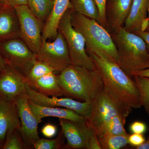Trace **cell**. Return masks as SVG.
Masks as SVG:
<instances>
[{
	"label": "cell",
	"mask_w": 149,
	"mask_h": 149,
	"mask_svg": "<svg viewBox=\"0 0 149 149\" xmlns=\"http://www.w3.org/2000/svg\"><path fill=\"white\" fill-rule=\"evenodd\" d=\"M133 2V0H107L106 18L107 29L110 32L123 27Z\"/></svg>",
	"instance_id": "cell-14"
},
{
	"label": "cell",
	"mask_w": 149,
	"mask_h": 149,
	"mask_svg": "<svg viewBox=\"0 0 149 149\" xmlns=\"http://www.w3.org/2000/svg\"><path fill=\"white\" fill-rule=\"evenodd\" d=\"M97 6L99 13L98 22L106 29H107V25L106 18L105 8L107 0H95Z\"/></svg>",
	"instance_id": "cell-29"
},
{
	"label": "cell",
	"mask_w": 149,
	"mask_h": 149,
	"mask_svg": "<svg viewBox=\"0 0 149 149\" xmlns=\"http://www.w3.org/2000/svg\"><path fill=\"white\" fill-rule=\"evenodd\" d=\"M129 134L116 135L106 134L98 138L101 149H120L128 144Z\"/></svg>",
	"instance_id": "cell-24"
},
{
	"label": "cell",
	"mask_w": 149,
	"mask_h": 149,
	"mask_svg": "<svg viewBox=\"0 0 149 149\" xmlns=\"http://www.w3.org/2000/svg\"><path fill=\"white\" fill-rule=\"evenodd\" d=\"M132 77L139 89L141 106L149 115V78L138 75Z\"/></svg>",
	"instance_id": "cell-25"
},
{
	"label": "cell",
	"mask_w": 149,
	"mask_h": 149,
	"mask_svg": "<svg viewBox=\"0 0 149 149\" xmlns=\"http://www.w3.org/2000/svg\"><path fill=\"white\" fill-rule=\"evenodd\" d=\"M19 24V37L31 51L38 53L42 45L44 24L26 5L14 7Z\"/></svg>",
	"instance_id": "cell-9"
},
{
	"label": "cell",
	"mask_w": 149,
	"mask_h": 149,
	"mask_svg": "<svg viewBox=\"0 0 149 149\" xmlns=\"http://www.w3.org/2000/svg\"><path fill=\"white\" fill-rule=\"evenodd\" d=\"M102 80L105 90L112 97L130 108H141L139 89L133 77H129L118 65L90 54Z\"/></svg>",
	"instance_id": "cell-1"
},
{
	"label": "cell",
	"mask_w": 149,
	"mask_h": 149,
	"mask_svg": "<svg viewBox=\"0 0 149 149\" xmlns=\"http://www.w3.org/2000/svg\"><path fill=\"white\" fill-rule=\"evenodd\" d=\"M19 37V24L14 8L6 5L0 8V43Z\"/></svg>",
	"instance_id": "cell-15"
},
{
	"label": "cell",
	"mask_w": 149,
	"mask_h": 149,
	"mask_svg": "<svg viewBox=\"0 0 149 149\" xmlns=\"http://www.w3.org/2000/svg\"><path fill=\"white\" fill-rule=\"evenodd\" d=\"M148 17H147V20L146 24V27L144 31L149 32V0L148 2Z\"/></svg>",
	"instance_id": "cell-38"
},
{
	"label": "cell",
	"mask_w": 149,
	"mask_h": 149,
	"mask_svg": "<svg viewBox=\"0 0 149 149\" xmlns=\"http://www.w3.org/2000/svg\"><path fill=\"white\" fill-rule=\"evenodd\" d=\"M126 118L119 115L112 118L97 133L98 138L106 134L116 135L128 134L124 128Z\"/></svg>",
	"instance_id": "cell-23"
},
{
	"label": "cell",
	"mask_w": 149,
	"mask_h": 149,
	"mask_svg": "<svg viewBox=\"0 0 149 149\" xmlns=\"http://www.w3.org/2000/svg\"><path fill=\"white\" fill-rule=\"evenodd\" d=\"M7 65L6 62L0 54V71H2L6 68Z\"/></svg>",
	"instance_id": "cell-37"
},
{
	"label": "cell",
	"mask_w": 149,
	"mask_h": 149,
	"mask_svg": "<svg viewBox=\"0 0 149 149\" xmlns=\"http://www.w3.org/2000/svg\"><path fill=\"white\" fill-rule=\"evenodd\" d=\"M7 5L4 0H0V8Z\"/></svg>",
	"instance_id": "cell-39"
},
{
	"label": "cell",
	"mask_w": 149,
	"mask_h": 149,
	"mask_svg": "<svg viewBox=\"0 0 149 149\" xmlns=\"http://www.w3.org/2000/svg\"><path fill=\"white\" fill-rule=\"evenodd\" d=\"M30 88L45 95L49 97H61L64 93L58 81L57 75L52 72L38 78L27 82Z\"/></svg>",
	"instance_id": "cell-20"
},
{
	"label": "cell",
	"mask_w": 149,
	"mask_h": 149,
	"mask_svg": "<svg viewBox=\"0 0 149 149\" xmlns=\"http://www.w3.org/2000/svg\"><path fill=\"white\" fill-rule=\"evenodd\" d=\"M132 110L112 97L104 88L92 101V111L86 123L97 135L112 118L118 115L127 118Z\"/></svg>",
	"instance_id": "cell-5"
},
{
	"label": "cell",
	"mask_w": 149,
	"mask_h": 149,
	"mask_svg": "<svg viewBox=\"0 0 149 149\" xmlns=\"http://www.w3.org/2000/svg\"><path fill=\"white\" fill-rule=\"evenodd\" d=\"M147 128V125L144 123L139 121L133 122L130 126L131 132L137 134H144L146 131Z\"/></svg>",
	"instance_id": "cell-32"
},
{
	"label": "cell",
	"mask_w": 149,
	"mask_h": 149,
	"mask_svg": "<svg viewBox=\"0 0 149 149\" xmlns=\"http://www.w3.org/2000/svg\"><path fill=\"white\" fill-rule=\"evenodd\" d=\"M65 136L61 130L56 139L48 140L40 139L33 145L35 149H59L65 148L64 145Z\"/></svg>",
	"instance_id": "cell-28"
},
{
	"label": "cell",
	"mask_w": 149,
	"mask_h": 149,
	"mask_svg": "<svg viewBox=\"0 0 149 149\" xmlns=\"http://www.w3.org/2000/svg\"><path fill=\"white\" fill-rule=\"evenodd\" d=\"M141 37L145 41L149 50V32L141 31L135 33Z\"/></svg>",
	"instance_id": "cell-34"
},
{
	"label": "cell",
	"mask_w": 149,
	"mask_h": 149,
	"mask_svg": "<svg viewBox=\"0 0 149 149\" xmlns=\"http://www.w3.org/2000/svg\"><path fill=\"white\" fill-rule=\"evenodd\" d=\"M27 94L29 99L37 104L44 106L59 107L72 110L86 119L91 115L92 101L81 102L70 98H58L45 95L32 89L27 84Z\"/></svg>",
	"instance_id": "cell-10"
},
{
	"label": "cell",
	"mask_w": 149,
	"mask_h": 149,
	"mask_svg": "<svg viewBox=\"0 0 149 149\" xmlns=\"http://www.w3.org/2000/svg\"><path fill=\"white\" fill-rule=\"evenodd\" d=\"M111 35L119 58L118 65L129 77L133 72L149 68V50L141 37L121 27Z\"/></svg>",
	"instance_id": "cell-4"
},
{
	"label": "cell",
	"mask_w": 149,
	"mask_h": 149,
	"mask_svg": "<svg viewBox=\"0 0 149 149\" xmlns=\"http://www.w3.org/2000/svg\"><path fill=\"white\" fill-rule=\"evenodd\" d=\"M149 0H133L130 14L124 23V29L136 33L144 31L146 24Z\"/></svg>",
	"instance_id": "cell-19"
},
{
	"label": "cell",
	"mask_w": 149,
	"mask_h": 149,
	"mask_svg": "<svg viewBox=\"0 0 149 149\" xmlns=\"http://www.w3.org/2000/svg\"><path fill=\"white\" fill-rule=\"evenodd\" d=\"M28 0H4L7 5L14 8L17 6L27 5Z\"/></svg>",
	"instance_id": "cell-33"
},
{
	"label": "cell",
	"mask_w": 149,
	"mask_h": 149,
	"mask_svg": "<svg viewBox=\"0 0 149 149\" xmlns=\"http://www.w3.org/2000/svg\"><path fill=\"white\" fill-rule=\"evenodd\" d=\"M54 5L53 0H28L27 3L32 13L43 23L49 16Z\"/></svg>",
	"instance_id": "cell-21"
},
{
	"label": "cell",
	"mask_w": 149,
	"mask_h": 149,
	"mask_svg": "<svg viewBox=\"0 0 149 149\" xmlns=\"http://www.w3.org/2000/svg\"><path fill=\"white\" fill-rule=\"evenodd\" d=\"M73 11L98 21V8L95 0H70Z\"/></svg>",
	"instance_id": "cell-22"
},
{
	"label": "cell",
	"mask_w": 149,
	"mask_h": 149,
	"mask_svg": "<svg viewBox=\"0 0 149 149\" xmlns=\"http://www.w3.org/2000/svg\"><path fill=\"white\" fill-rule=\"evenodd\" d=\"M146 141L143 134L133 133L129 135L128 137V144L132 146L137 147L141 145Z\"/></svg>",
	"instance_id": "cell-31"
},
{
	"label": "cell",
	"mask_w": 149,
	"mask_h": 149,
	"mask_svg": "<svg viewBox=\"0 0 149 149\" xmlns=\"http://www.w3.org/2000/svg\"><path fill=\"white\" fill-rule=\"evenodd\" d=\"M53 42L43 41L37 55V60L45 63L61 72L69 65L72 64L69 49L64 37L58 32Z\"/></svg>",
	"instance_id": "cell-8"
},
{
	"label": "cell",
	"mask_w": 149,
	"mask_h": 149,
	"mask_svg": "<svg viewBox=\"0 0 149 149\" xmlns=\"http://www.w3.org/2000/svg\"><path fill=\"white\" fill-rule=\"evenodd\" d=\"M29 104L39 123L41 122L43 118L47 117L58 118L59 119H66L75 122H83L86 121L85 117L68 109L40 105L33 102L29 99Z\"/></svg>",
	"instance_id": "cell-16"
},
{
	"label": "cell",
	"mask_w": 149,
	"mask_h": 149,
	"mask_svg": "<svg viewBox=\"0 0 149 149\" xmlns=\"http://www.w3.org/2000/svg\"><path fill=\"white\" fill-rule=\"evenodd\" d=\"M57 129L55 125L50 123L46 124L42 128L41 133L42 134L47 138H53L56 134Z\"/></svg>",
	"instance_id": "cell-30"
},
{
	"label": "cell",
	"mask_w": 149,
	"mask_h": 149,
	"mask_svg": "<svg viewBox=\"0 0 149 149\" xmlns=\"http://www.w3.org/2000/svg\"><path fill=\"white\" fill-rule=\"evenodd\" d=\"M25 77L18 70L8 64L0 71V96L10 101H15L27 93Z\"/></svg>",
	"instance_id": "cell-12"
},
{
	"label": "cell",
	"mask_w": 149,
	"mask_h": 149,
	"mask_svg": "<svg viewBox=\"0 0 149 149\" xmlns=\"http://www.w3.org/2000/svg\"><path fill=\"white\" fill-rule=\"evenodd\" d=\"M72 12L71 8L66 11L59 23L58 31L66 41L72 64L97 70L93 58L86 52L84 37L72 26L71 19Z\"/></svg>",
	"instance_id": "cell-6"
},
{
	"label": "cell",
	"mask_w": 149,
	"mask_h": 149,
	"mask_svg": "<svg viewBox=\"0 0 149 149\" xmlns=\"http://www.w3.org/2000/svg\"><path fill=\"white\" fill-rule=\"evenodd\" d=\"M5 141H2L0 139V149H3L4 144Z\"/></svg>",
	"instance_id": "cell-40"
},
{
	"label": "cell",
	"mask_w": 149,
	"mask_h": 149,
	"mask_svg": "<svg viewBox=\"0 0 149 149\" xmlns=\"http://www.w3.org/2000/svg\"><path fill=\"white\" fill-rule=\"evenodd\" d=\"M53 1H54V0H53Z\"/></svg>",
	"instance_id": "cell-41"
},
{
	"label": "cell",
	"mask_w": 149,
	"mask_h": 149,
	"mask_svg": "<svg viewBox=\"0 0 149 149\" xmlns=\"http://www.w3.org/2000/svg\"><path fill=\"white\" fill-rule=\"evenodd\" d=\"M136 149H149V136L146 141L139 146L136 147Z\"/></svg>",
	"instance_id": "cell-36"
},
{
	"label": "cell",
	"mask_w": 149,
	"mask_h": 149,
	"mask_svg": "<svg viewBox=\"0 0 149 149\" xmlns=\"http://www.w3.org/2000/svg\"><path fill=\"white\" fill-rule=\"evenodd\" d=\"M71 19L73 27L84 37L89 54H95L106 61L118 65L117 49L111 35L105 28L95 19L73 11Z\"/></svg>",
	"instance_id": "cell-3"
},
{
	"label": "cell",
	"mask_w": 149,
	"mask_h": 149,
	"mask_svg": "<svg viewBox=\"0 0 149 149\" xmlns=\"http://www.w3.org/2000/svg\"><path fill=\"white\" fill-rule=\"evenodd\" d=\"M21 129V123L15 101L0 96V139L5 141L7 132L13 128Z\"/></svg>",
	"instance_id": "cell-17"
},
{
	"label": "cell",
	"mask_w": 149,
	"mask_h": 149,
	"mask_svg": "<svg viewBox=\"0 0 149 149\" xmlns=\"http://www.w3.org/2000/svg\"><path fill=\"white\" fill-rule=\"evenodd\" d=\"M26 148L22 136L21 129L13 128L7 132L3 149H22Z\"/></svg>",
	"instance_id": "cell-26"
},
{
	"label": "cell",
	"mask_w": 149,
	"mask_h": 149,
	"mask_svg": "<svg viewBox=\"0 0 149 149\" xmlns=\"http://www.w3.org/2000/svg\"><path fill=\"white\" fill-rule=\"evenodd\" d=\"M60 125L67 144L65 148L88 149L89 139L93 131L89 128L86 121L75 122L60 118Z\"/></svg>",
	"instance_id": "cell-13"
},
{
	"label": "cell",
	"mask_w": 149,
	"mask_h": 149,
	"mask_svg": "<svg viewBox=\"0 0 149 149\" xmlns=\"http://www.w3.org/2000/svg\"><path fill=\"white\" fill-rule=\"evenodd\" d=\"M0 54L8 64L18 70L25 77L37 61V54L18 38L0 43Z\"/></svg>",
	"instance_id": "cell-7"
},
{
	"label": "cell",
	"mask_w": 149,
	"mask_h": 149,
	"mask_svg": "<svg viewBox=\"0 0 149 149\" xmlns=\"http://www.w3.org/2000/svg\"><path fill=\"white\" fill-rule=\"evenodd\" d=\"M56 72L54 69L45 63L37 60L27 75L25 76L26 82L33 81L52 72Z\"/></svg>",
	"instance_id": "cell-27"
},
{
	"label": "cell",
	"mask_w": 149,
	"mask_h": 149,
	"mask_svg": "<svg viewBox=\"0 0 149 149\" xmlns=\"http://www.w3.org/2000/svg\"><path fill=\"white\" fill-rule=\"evenodd\" d=\"M72 8L70 0H54L53 8L45 23L42 32V41H46L55 38L58 32L59 23L68 8Z\"/></svg>",
	"instance_id": "cell-18"
},
{
	"label": "cell",
	"mask_w": 149,
	"mask_h": 149,
	"mask_svg": "<svg viewBox=\"0 0 149 149\" xmlns=\"http://www.w3.org/2000/svg\"><path fill=\"white\" fill-rule=\"evenodd\" d=\"M135 75H140V76H144V77L149 78V68L143 70L133 72L132 74V77Z\"/></svg>",
	"instance_id": "cell-35"
},
{
	"label": "cell",
	"mask_w": 149,
	"mask_h": 149,
	"mask_svg": "<svg viewBox=\"0 0 149 149\" xmlns=\"http://www.w3.org/2000/svg\"><path fill=\"white\" fill-rule=\"evenodd\" d=\"M15 102L21 123L22 136L25 146L33 147L40 139L38 132L39 122L29 107L27 93L18 97Z\"/></svg>",
	"instance_id": "cell-11"
},
{
	"label": "cell",
	"mask_w": 149,
	"mask_h": 149,
	"mask_svg": "<svg viewBox=\"0 0 149 149\" xmlns=\"http://www.w3.org/2000/svg\"><path fill=\"white\" fill-rule=\"evenodd\" d=\"M64 96L81 102L92 101L104 88L97 70L69 65L57 75Z\"/></svg>",
	"instance_id": "cell-2"
}]
</instances>
